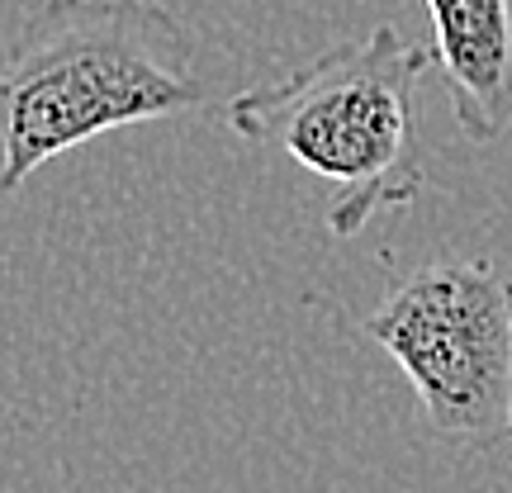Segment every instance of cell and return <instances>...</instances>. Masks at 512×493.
Masks as SVG:
<instances>
[{"instance_id":"6da1fadb","label":"cell","mask_w":512,"mask_h":493,"mask_svg":"<svg viewBox=\"0 0 512 493\" xmlns=\"http://www.w3.org/2000/svg\"><path fill=\"white\" fill-rule=\"evenodd\" d=\"M195 38L152 0H43L0 62V190L100 133L200 110Z\"/></svg>"},{"instance_id":"7a4b0ae2","label":"cell","mask_w":512,"mask_h":493,"mask_svg":"<svg viewBox=\"0 0 512 493\" xmlns=\"http://www.w3.org/2000/svg\"><path fill=\"white\" fill-rule=\"evenodd\" d=\"M432 53L399 38L394 24H375L366 38H347L309 67L280 76L275 86L228 100V128L275 143L290 162L332 190L328 228L356 238L370 219L418 200V95Z\"/></svg>"},{"instance_id":"3957f363","label":"cell","mask_w":512,"mask_h":493,"mask_svg":"<svg viewBox=\"0 0 512 493\" xmlns=\"http://www.w3.org/2000/svg\"><path fill=\"white\" fill-rule=\"evenodd\" d=\"M427 427L460 446H512V280L489 261H432L366 318Z\"/></svg>"},{"instance_id":"277c9868","label":"cell","mask_w":512,"mask_h":493,"mask_svg":"<svg viewBox=\"0 0 512 493\" xmlns=\"http://www.w3.org/2000/svg\"><path fill=\"white\" fill-rule=\"evenodd\" d=\"M432 62L470 143L512 128V0H427Z\"/></svg>"}]
</instances>
